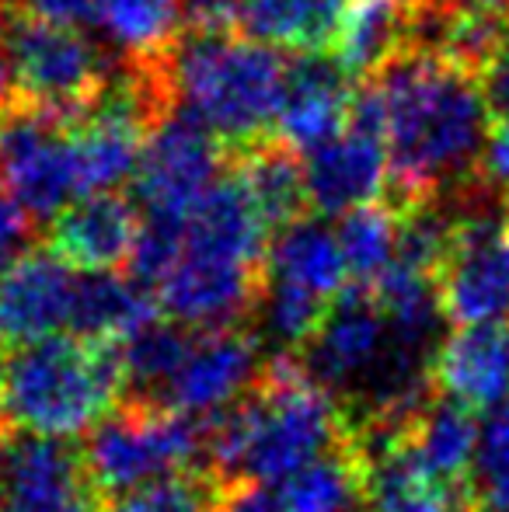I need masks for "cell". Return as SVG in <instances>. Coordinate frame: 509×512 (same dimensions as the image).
I'll list each match as a JSON object with an SVG mask.
<instances>
[{
  "mask_svg": "<svg viewBox=\"0 0 509 512\" xmlns=\"http://www.w3.org/2000/svg\"><path fill=\"white\" fill-rule=\"evenodd\" d=\"M374 81L387 108V203L405 213L468 189L492 115L482 81L426 46L405 49Z\"/></svg>",
  "mask_w": 509,
  "mask_h": 512,
  "instance_id": "1",
  "label": "cell"
},
{
  "mask_svg": "<svg viewBox=\"0 0 509 512\" xmlns=\"http://www.w3.org/2000/svg\"><path fill=\"white\" fill-rule=\"evenodd\" d=\"M349 436L342 401L297 352H276L255 387L210 422V471L224 481L283 485Z\"/></svg>",
  "mask_w": 509,
  "mask_h": 512,
  "instance_id": "2",
  "label": "cell"
},
{
  "mask_svg": "<svg viewBox=\"0 0 509 512\" xmlns=\"http://www.w3.org/2000/svg\"><path fill=\"white\" fill-rule=\"evenodd\" d=\"M290 53L248 35H185L171 56L178 108L238 154L276 136Z\"/></svg>",
  "mask_w": 509,
  "mask_h": 512,
  "instance_id": "3",
  "label": "cell"
},
{
  "mask_svg": "<svg viewBox=\"0 0 509 512\" xmlns=\"http://www.w3.org/2000/svg\"><path fill=\"white\" fill-rule=\"evenodd\" d=\"M126 391L123 345L53 335L4 356V415L32 436L91 432Z\"/></svg>",
  "mask_w": 509,
  "mask_h": 512,
  "instance_id": "4",
  "label": "cell"
},
{
  "mask_svg": "<svg viewBox=\"0 0 509 512\" xmlns=\"http://www.w3.org/2000/svg\"><path fill=\"white\" fill-rule=\"evenodd\" d=\"M81 453L95 492L112 502L168 474L210 467V425L154 398H123L88 432Z\"/></svg>",
  "mask_w": 509,
  "mask_h": 512,
  "instance_id": "5",
  "label": "cell"
},
{
  "mask_svg": "<svg viewBox=\"0 0 509 512\" xmlns=\"http://www.w3.org/2000/svg\"><path fill=\"white\" fill-rule=\"evenodd\" d=\"M454 209V244L436 276L440 314L454 328L499 324L509 314V203L468 192Z\"/></svg>",
  "mask_w": 509,
  "mask_h": 512,
  "instance_id": "6",
  "label": "cell"
},
{
  "mask_svg": "<svg viewBox=\"0 0 509 512\" xmlns=\"http://www.w3.org/2000/svg\"><path fill=\"white\" fill-rule=\"evenodd\" d=\"M0 185L35 223L81 199L74 119L11 98L0 112Z\"/></svg>",
  "mask_w": 509,
  "mask_h": 512,
  "instance_id": "7",
  "label": "cell"
},
{
  "mask_svg": "<svg viewBox=\"0 0 509 512\" xmlns=\"http://www.w3.org/2000/svg\"><path fill=\"white\" fill-rule=\"evenodd\" d=\"M14 98L81 119L105 95L116 63L81 32L25 14H7Z\"/></svg>",
  "mask_w": 509,
  "mask_h": 512,
  "instance_id": "8",
  "label": "cell"
},
{
  "mask_svg": "<svg viewBox=\"0 0 509 512\" xmlns=\"http://www.w3.org/2000/svg\"><path fill=\"white\" fill-rule=\"evenodd\" d=\"M231 164L234 150L192 112L175 108L147 140L133 175V199L143 209V220L189 223Z\"/></svg>",
  "mask_w": 509,
  "mask_h": 512,
  "instance_id": "9",
  "label": "cell"
},
{
  "mask_svg": "<svg viewBox=\"0 0 509 512\" xmlns=\"http://www.w3.org/2000/svg\"><path fill=\"white\" fill-rule=\"evenodd\" d=\"M0 512H105V502L81 446L11 425L0 432Z\"/></svg>",
  "mask_w": 509,
  "mask_h": 512,
  "instance_id": "10",
  "label": "cell"
},
{
  "mask_svg": "<svg viewBox=\"0 0 509 512\" xmlns=\"http://www.w3.org/2000/svg\"><path fill=\"white\" fill-rule=\"evenodd\" d=\"M387 349H391V324L377 307L374 290L349 283L332 300L325 321L300 352V359L346 408L377 377Z\"/></svg>",
  "mask_w": 509,
  "mask_h": 512,
  "instance_id": "11",
  "label": "cell"
},
{
  "mask_svg": "<svg viewBox=\"0 0 509 512\" xmlns=\"http://www.w3.org/2000/svg\"><path fill=\"white\" fill-rule=\"evenodd\" d=\"M262 342L252 324L241 328L192 331L185 359L161 391V405L192 418H217L238 405L262 373Z\"/></svg>",
  "mask_w": 509,
  "mask_h": 512,
  "instance_id": "12",
  "label": "cell"
},
{
  "mask_svg": "<svg viewBox=\"0 0 509 512\" xmlns=\"http://www.w3.org/2000/svg\"><path fill=\"white\" fill-rule=\"evenodd\" d=\"M143 230V209L119 189L88 192L56 213L46 227V248L74 272L129 269Z\"/></svg>",
  "mask_w": 509,
  "mask_h": 512,
  "instance_id": "13",
  "label": "cell"
},
{
  "mask_svg": "<svg viewBox=\"0 0 509 512\" xmlns=\"http://www.w3.org/2000/svg\"><path fill=\"white\" fill-rule=\"evenodd\" d=\"M77 276L46 244L0 272V352H14L70 328Z\"/></svg>",
  "mask_w": 509,
  "mask_h": 512,
  "instance_id": "14",
  "label": "cell"
},
{
  "mask_svg": "<svg viewBox=\"0 0 509 512\" xmlns=\"http://www.w3.org/2000/svg\"><path fill=\"white\" fill-rule=\"evenodd\" d=\"M353 95V81L328 53H290L276 136L300 154L325 147L349 126Z\"/></svg>",
  "mask_w": 509,
  "mask_h": 512,
  "instance_id": "15",
  "label": "cell"
},
{
  "mask_svg": "<svg viewBox=\"0 0 509 512\" xmlns=\"http://www.w3.org/2000/svg\"><path fill=\"white\" fill-rule=\"evenodd\" d=\"M311 206L325 216H342L387 192V140L360 126H346L325 147L304 154Z\"/></svg>",
  "mask_w": 509,
  "mask_h": 512,
  "instance_id": "16",
  "label": "cell"
},
{
  "mask_svg": "<svg viewBox=\"0 0 509 512\" xmlns=\"http://www.w3.org/2000/svg\"><path fill=\"white\" fill-rule=\"evenodd\" d=\"M436 394L464 408H496L509 398V331L503 324L457 328L433 352Z\"/></svg>",
  "mask_w": 509,
  "mask_h": 512,
  "instance_id": "17",
  "label": "cell"
},
{
  "mask_svg": "<svg viewBox=\"0 0 509 512\" xmlns=\"http://www.w3.org/2000/svg\"><path fill=\"white\" fill-rule=\"evenodd\" d=\"M360 453L367 464L360 512H478L475 495L436 478L405 439Z\"/></svg>",
  "mask_w": 509,
  "mask_h": 512,
  "instance_id": "18",
  "label": "cell"
},
{
  "mask_svg": "<svg viewBox=\"0 0 509 512\" xmlns=\"http://www.w3.org/2000/svg\"><path fill=\"white\" fill-rule=\"evenodd\" d=\"M419 25V0H349L332 60L346 70L349 81L363 84L419 42Z\"/></svg>",
  "mask_w": 509,
  "mask_h": 512,
  "instance_id": "19",
  "label": "cell"
},
{
  "mask_svg": "<svg viewBox=\"0 0 509 512\" xmlns=\"http://www.w3.org/2000/svg\"><path fill=\"white\" fill-rule=\"evenodd\" d=\"M234 171L248 189L255 209L269 223L272 234L293 227L311 216V189H307V164L297 147L279 136L245 147L234 154Z\"/></svg>",
  "mask_w": 509,
  "mask_h": 512,
  "instance_id": "20",
  "label": "cell"
},
{
  "mask_svg": "<svg viewBox=\"0 0 509 512\" xmlns=\"http://www.w3.org/2000/svg\"><path fill=\"white\" fill-rule=\"evenodd\" d=\"M161 317L164 310L147 286L116 272H95L77 279L70 335L95 345H123Z\"/></svg>",
  "mask_w": 509,
  "mask_h": 512,
  "instance_id": "21",
  "label": "cell"
},
{
  "mask_svg": "<svg viewBox=\"0 0 509 512\" xmlns=\"http://www.w3.org/2000/svg\"><path fill=\"white\" fill-rule=\"evenodd\" d=\"M95 21L119 63L154 67L185 39V0H95Z\"/></svg>",
  "mask_w": 509,
  "mask_h": 512,
  "instance_id": "22",
  "label": "cell"
},
{
  "mask_svg": "<svg viewBox=\"0 0 509 512\" xmlns=\"http://www.w3.org/2000/svg\"><path fill=\"white\" fill-rule=\"evenodd\" d=\"M269 283L293 286V290L314 293L332 304L349 286L346 258H342L335 227L307 216V220L279 230L269 248Z\"/></svg>",
  "mask_w": 509,
  "mask_h": 512,
  "instance_id": "23",
  "label": "cell"
},
{
  "mask_svg": "<svg viewBox=\"0 0 509 512\" xmlns=\"http://www.w3.org/2000/svg\"><path fill=\"white\" fill-rule=\"evenodd\" d=\"M478 439H482V429L471 418V408L440 398V394L415 415L405 432V443L415 450V457L436 478L464 495H475Z\"/></svg>",
  "mask_w": 509,
  "mask_h": 512,
  "instance_id": "24",
  "label": "cell"
},
{
  "mask_svg": "<svg viewBox=\"0 0 509 512\" xmlns=\"http://www.w3.org/2000/svg\"><path fill=\"white\" fill-rule=\"evenodd\" d=\"M349 0H241V35L283 53H332Z\"/></svg>",
  "mask_w": 509,
  "mask_h": 512,
  "instance_id": "25",
  "label": "cell"
},
{
  "mask_svg": "<svg viewBox=\"0 0 509 512\" xmlns=\"http://www.w3.org/2000/svg\"><path fill=\"white\" fill-rule=\"evenodd\" d=\"M363 453L353 443V432L346 443L332 453L318 457L286 478L279 485L276 499L283 512H356L363 506Z\"/></svg>",
  "mask_w": 509,
  "mask_h": 512,
  "instance_id": "26",
  "label": "cell"
},
{
  "mask_svg": "<svg viewBox=\"0 0 509 512\" xmlns=\"http://www.w3.org/2000/svg\"><path fill=\"white\" fill-rule=\"evenodd\" d=\"M349 283L374 286L398 258L401 213L391 203H363L339 216L335 223Z\"/></svg>",
  "mask_w": 509,
  "mask_h": 512,
  "instance_id": "27",
  "label": "cell"
},
{
  "mask_svg": "<svg viewBox=\"0 0 509 512\" xmlns=\"http://www.w3.org/2000/svg\"><path fill=\"white\" fill-rule=\"evenodd\" d=\"M192 342V328L161 317L147 324L140 335L123 342V366L129 398H161L168 380L175 377L178 363L185 359Z\"/></svg>",
  "mask_w": 509,
  "mask_h": 512,
  "instance_id": "28",
  "label": "cell"
},
{
  "mask_svg": "<svg viewBox=\"0 0 509 512\" xmlns=\"http://www.w3.org/2000/svg\"><path fill=\"white\" fill-rule=\"evenodd\" d=\"M220 488H224V478H217L210 467H199V471L168 474V478L133 488L105 502V512H213Z\"/></svg>",
  "mask_w": 509,
  "mask_h": 512,
  "instance_id": "29",
  "label": "cell"
},
{
  "mask_svg": "<svg viewBox=\"0 0 509 512\" xmlns=\"http://www.w3.org/2000/svg\"><path fill=\"white\" fill-rule=\"evenodd\" d=\"M478 509L509 512V398L489 411L475 460Z\"/></svg>",
  "mask_w": 509,
  "mask_h": 512,
  "instance_id": "30",
  "label": "cell"
},
{
  "mask_svg": "<svg viewBox=\"0 0 509 512\" xmlns=\"http://www.w3.org/2000/svg\"><path fill=\"white\" fill-rule=\"evenodd\" d=\"M475 185L509 203V119H496L489 126L482 157H478Z\"/></svg>",
  "mask_w": 509,
  "mask_h": 512,
  "instance_id": "31",
  "label": "cell"
},
{
  "mask_svg": "<svg viewBox=\"0 0 509 512\" xmlns=\"http://www.w3.org/2000/svg\"><path fill=\"white\" fill-rule=\"evenodd\" d=\"M35 244H39V223L7 192H0V272L18 262L21 255H28Z\"/></svg>",
  "mask_w": 509,
  "mask_h": 512,
  "instance_id": "32",
  "label": "cell"
},
{
  "mask_svg": "<svg viewBox=\"0 0 509 512\" xmlns=\"http://www.w3.org/2000/svg\"><path fill=\"white\" fill-rule=\"evenodd\" d=\"M185 35H241V0H185Z\"/></svg>",
  "mask_w": 509,
  "mask_h": 512,
  "instance_id": "33",
  "label": "cell"
},
{
  "mask_svg": "<svg viewBox=\"0 0 509 512\" xmlns=\"http://www.w3.org/2000/svg\"><path fill=\"white\" fill-rule=\"evenodd\" d=\"M7 14H25L49 25L84 28L95 18V0H4Z\"/></svg>",
  "mask_w": 509,
  "mask_h": 512,
  "instance_id": "34",
  "label": "cell"
},
{
  "mask_svg": "<svg viewBox=\"0 0 509 512\" xmlns=\"http://www.w3.org/2000/svg\"><path fill=\"white\" fill-rule=\"evenodd\" d=\"M213 512H283L279 499L258 481H224Z\"/></svg>",
  "mask_w": 509,
  "mask_h": 512,
  "instance_id": "35",
  "label": "cell"
},
{
  "mask_svg": "<svg viewBox=\"0 0 509 512\" xmlns=\"http://www.w3.org/2000/svg\"><path fill=\"white\" fill-rule=\"evenodd\" d=\"M422 18L433 11H457V7H468V11H489V14H506L509 18V0H419Z\"/></svg>",
  "mask_w": 509,
  "mask_h": 512,
  "instance_id": "36",
  "label": "cell"
},
{
  "mask_svg": "<svg viewBox=\"0 0 509 512\" xmlns=\"http://www.w3.org/2000/svg\"><path fill=\"white\" fill-rule=\"evenodd\" d=\"M11 49H7V7L4 0H0V112L7 108V102H11Z\"/></svg>",
  "mask_w": 509,
  "mask_h": 512,
  "instance_id": "37",
  "label": "cell"
},
{
  "mask_svg": "<svg viewBox=\"0 0 509 512\" xmlns=\"http://www.w3.org/2000/svg\"><path fill=\"white\" fill-rule=\"evenodd\" d=\"M0 359H4V352H0ZM4 429H11V422L4 415V363H0V432Z\"/></svg>",
  "mask_w": 509,
  "mask_h": 512,
  "instance_id": "38",
  "label": "cell"
}]
</instances>
